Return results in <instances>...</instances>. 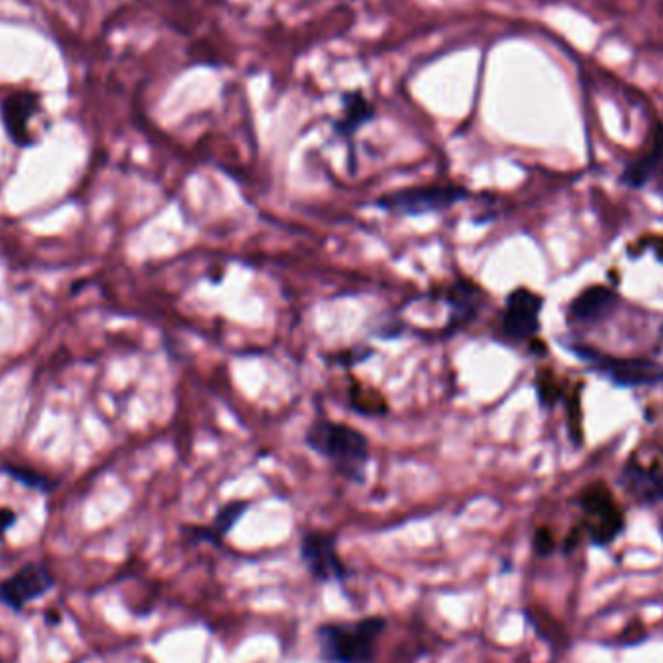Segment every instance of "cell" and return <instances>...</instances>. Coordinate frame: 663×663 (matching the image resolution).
<instances>
[{"label":"cell","mask_w":663,"mask_h":663,"mask_svg":"<svg viewBox=\"0 0 663 663\" xmlns=\"http://www.w3.org/2000/svg\"><path fill=\"white\" fill-rule=\"evenodd\" d=\"M305 442L316 454L328 460L334 472H338L344 479L351 483L365 481L371 446L361 431L344 423L316 419L305 435Z\"/></svg>","instance_id":"obj_1"},{"label":"cell","mask_w":663,"mask_h":663,"mask_svg":"<svg viewBox=\"0 0 663 663\" xmlns=\"http://www.w3.org/2000/svg\"><path fill=\"white\" fill-rule=\"evenodd\" d=\"M384 627L386 621L382 617L359 619L353 623H328L318 627L316 640L322 662H373L377 640Z\"/></svg>","instance_id":"obj_2"},{"label":"cell","mask_w":663,"mask_h":663,"mask_svg":"<svg viewBox=\"0 0 663 663\" xmlns=\"http://www.w3.org/2000/svg\"><path fill=\"white\" fill-rule=\"evenodd\" d=\"M468 198V190L458 185H425L411 189L396 190L380 196V210L398 216H425L433 212L448 210L450 206Z\"/></svg>","instance_id":"obj_3"},{"label":"cell","mask_w":663,"mask_h":663,"mask_svg":"<svg viewBox=\"0 0 663 663\" xmlns=\"http://www.w3.org/2000/svg\"><path fill=\"white\" fill-rule=\"evenodd\" d=\"M570 349L586 361L596 373L613 380L619 386H656L663 382V367L650 359H627V357H611L601 355L586 346H570Z\"/></svg>","instance_id":"obj_4"},{"label":"cell","mask_w":663,"mask_h":663,"mask_svg":"<svg viewBox=\"0 0 663 663\" xmlns=\"http://www.w3.org/2000/svg\"><path fill=\"white\" fill-rule=\"evenodd\" d=\"M301 561L320 582H342L348 569L338 555L336 537L324 532H309L301 539Z\"/></svg>","instance_id":"obj_5"},{"label":"cell","mask_w":663,"mask_h":663,"mask_svg":"<svg viewBox=\"0 0 663 663\" xmlns=\"http://www.w3.org/2000/svg\"><path fill=\"white\" fill-rule=\"evenodd\" d=\"M543 299L526 287L514 289L506 299L503 330L512 340H532L539 330V313Z\"/></svg>","instance_id":"obj_6"},{"label":"cell","mask_w":663,"mask_h":663,"mask_svg":"<svg viewBox=\"0 0 663 663\" xmlns=\"http://www.w3.org/2000/svg\"><path fill=\"white\" fill-rule=\"evenodd\" d=\"M53 576L45 567L28 565L12 578L0 582V603L20 611L26 603L37 600L53 588Z\"/></svg>","instance_id":"obj_7"},{"label":"cell","mask_w":663,"mask_h":663,"mask_svg":"<svg viewBox=\"0 0 663 663\" xmlns=\"http://www.w3.org/2000/svg\"><path fill=\"white\" fill-rule=\"evenodd\" d=\"M37 111H39V99H37V95L28 94V92L12 94L2 103V119H4V125L8 128L12 140H16L20 144L30 142L28 125Z\"/></svg>","instance_id":"obj_8"},{"label":"cell","mask_w":663,"mask_h":663,"mask_svg":"<svg viewBox=\"0 0 663 663\" xmlns=\"http://www.w3.org/2000/svg\"><path fill=\"white\" fill-rule=\"evenodd\" d=\"M619 303V297L613 289L603 287V285H594L586 291H582L572 307H570V315L574 316V320L580 322H600L605 316L609 315Z\"/></svg>","instance_id":"obj_9"},{"label":"cell","mask_w":663,"mask_h":663,"mask_svg":"<svg viewBox=\"0 0 663 663\" xmlns=\"http://www.w3.org/2000/svg\"><path fill=\"white\" fill-rule=\"evenodd\" d=\"M662 163L663 127L660 125L656 130V134H654V140H652V150L625 167V171L621 175V183L631 187V189H640L652 179V175L662 167Z\"/></svg>","instance_id":"obj_10"},{"label":"cell","mask_w":663,"mask_h":663,"mask_svg":"<svg viewBox=\"0 0 663 663\" xmlns=\"http://www.w3.org/2000/svg\"><path fill=\"white\" fill-rule=\"evenodd\" d=\"M481 297H483V291L472 282H458V284L452 285L450 293H448V305L452 309V313H450L452 326L460 328L466 322H470L479 311Z\"/></svg>","instance_id":"obj_11"},{"label":"cell","mask_w":663,"mask_h":663,"mask_svg":"<svg viewBox=\"0 0 663 663\" xmlns=\"http://www.w3.org/2000/svg\"><path fill=\"white\" fill-rule=\"evenodd\" d=\"M342 101H344V115L334 123V128L338 134L349 138L371 119H375V109L367 101V97L359 92L344 95Z\"/></svg>","instance_id":"obj_12"},{"label":"cell","mask_w":663,"mask_h":663,"mask_svg":"<svg viewBox=\"0 0 663 663\" xmlns=\"http://www.w3.org/2000/svg\"><path fill=\"white\" fill-rule=\"evenodd\" d=\"M623 485L632 495L648 499V501H658L663 499V475L648 472L640 466H631L623 474Z\"/></svg>","instance_id":"obj_13"},{"label":"cell","mask_w":663,"mask_h":663,"mask_svg":"<svg viewBox=\"0 0 663 663\" xmlns=\"http://www.w3.org/2000/svg\"><path fill=\"white\" fill-rule=\"evenodd\" d=\"M247 508H249L247 503H229L218 512L212 530H194V534L210 541H218L220 537L227 536L233 530V526L247 512Z\"/></svg>","instance_id":"obj_14"},{"label":"cell","mask_w":663,"mask_h":663,"mask_svg":"<svg viewBox=\"0 0 663 663\" xmlns=\"http://www.w3.org/2000/svg\"><path fill=\"white\" fill-rule=\"evenodd\" d=\"M351 406L365 415H380L386 413V402L382 400L380 392L369 390L361 384L351 388Z\"/></svg>","instance_id":"obj_15"},{"label":"cell","mask_w":663,"mask_h":663,"mask_svg":"<svg viewBox=\"0 0 663 663\" xmlns=\"http://www.w3.org/2000/svg\"><path fill=\"white\" fill-rule=\"evenodd\" d=\"M582 506L586 508L588 514L598 516V518L603 516V514H607L609 510L615 508V505H613V499H611L609 491L605 489V485H603V487H601V485L590 487V489L586 491L584 499H582Z\"/></svg>","instance_id":"obj_16"},{"label":"cell","mask_w":663,"mask_h":663,"mask_svg":"<svg viewBox=\"0 0 663 663\" xmlns=\"http://www.w3.org/2000/svg\"><path fill=\"white\" fill-rule=\"evenodd\" d=\"M598 520H600V524L594 528V534H592L596 543H609L623 530V516L617 506L613 510H609L607 514L600 516Z\"/></svg>","instance_id":"obj_17"},{"label":"cell","mask_w":663,"mask_h":663,"mask_svg":"<svg viewBox=\"0 0 663 663\" xmlns=\"http://www.w3.org/2000/svg\"><path fill=\"white\" fill-rule=\"evenodd\" d=\"M534 549H536L537 555H541V557L549 555L555 549V539H553L549 530H545V528L537 530L536 537H534Z\"/></svg>","instance_id":"obj_18"}]
</instances>
